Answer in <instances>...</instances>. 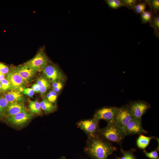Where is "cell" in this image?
<instances>
[{
  "mask_svg": "<svg viewBox=\"0 0 159 159\" xmlns=\"http://www.w3.org/2000/svg\"><path fill=\"white\" fill-rule=\"evenodd\" d=\"M1 88L4 91H6L10 88V85L9 82L6 79H4L0 81Z\"/></svg>",
  "mask_w": 159,
  "mask_h": 159,
  "instance_id": "f1b7e54d",
  "label": "cell"
},
{
  "mask_svg": "<svg viewBox=\"0 0 159 159\" xmlns=\"http://www.w3.org/2000/svg\"><path fill=\"white\" fill-rule=\"evenodd\" d=\"M105 1L109 7L112 9H117L124 6L121 0H106Z\"/></svg>",
  "mask_w": 159,
  "mask_h": 159,
  "instance_id": "cb8c5ba5",
  "label": "cell"
},
{
  "mask_svg": "<svg viewBox=\"0 0 159 159\" xmlns=\"http://www.w3.org/2000/svg\"><path fill=\"white\" fill-rule=\"evenodd\" d=\"M4 74L0 72V81L4 79Z\"/></svg>",
  "mask_w": 159,
  "mask_h": 159,
  "instance_id": "e575fe53",
  "label": "cell"
},
{
  "mask_svg": "<svg viewBox=\"0 0 159 159\" xmlns=\"http://www.w3.org/2000/svg\"><path fill=\"white\" fill-rule=\"evenodd\" d=\"M132 118L127 105H124L119 107L114 124L123 130Z\"/></svg>",
  "mask_w": 159,
  "mask_h": 159,
  "instance_id": "52a82bcc",
  "label": "cell"
},
{
  "mask_svg": "<svg viewBox=\"0 0 159 159\" xmlns=\"http://www.w3.org/2000/svg\"><path fill=\"white\" fill-rule=\"evenodd\" d=\"M148 4H150L151 11L156 13L159 9V0H153L147 1Z\"/></svg>",
  "mask_w": 159,
  "mask_h": 159,
  "instance_id": "484cf974",
  "label": "cell"
},
{
  "mask_svg": "<svg viewBox=\"0 0 159 159\" xmlns=\"http://www.w3.org/2000/svg\"><path fill=\"white\" fill-rule=\"evenodd\" d=\"M49 81L54 82L62 80L63 74L56 66L49 63L42 70Z\"/></svg>",
  "mask_w": 159,
  "mask_h": 159,
  "instance_id": "9c48e42d",
  "label": "cell"
},
{
  "mask_svg": "<svg viewBox=\"0 0 159 159\" xmlns=\"http://www.w3.org/2000/svg\"><path fill=\"white\" fill-rule=\"evenodd\" d=\"M134 149H131L129 150H125L121 148L120 152L122 156L120 157H116L117 159H137L134 155Z\"/></svg>",
  "mask_w": 159,
  "mask_h": 159,
  "instance_id": "d6986e66",
  "label": "cell"
},
{
  "mask_svg": "<svg viewBox=\"0 0 159 159\" xmlns=\"http://www.w3.org/2000/svg\"><path fill=\"white\" fill-rule=\"evenodd\" d=\"M13 72L20 75L25 81H28L34 76L37 71L23 64L16 67Z\"/></svg>",
  "mask_w": 159,
  "mask_h": 159,
  "instance_id": "8fae6325",
  "label": "cell"
},
{
  "mask_svg": "<svg viewBox=\"0 0 159 159\" xmlns=\"http://www.w3.org/2000/svg\"><path fill=\"white\" fill-rule=\"evenodd\" d=\"M159 150V146L154 150L150 152H147L145 150H143V152L147 157L151 159H159L158 152Z\"/></svg>",
  "mask_w": 159,
  "mask_h": 159,
  "instance_id": "d4e9b609",
  "label": "cell"
},
{
  "mask_svg": "<svg viewBox=\"0 0 159 159\" xmlns=\"http://www.w3.org/2000/svg\"><path fill=\"white\" fill-rule=\"evenodd\" d=\"M22 103L14 102L9 103L4 116L7 118L22 111L26 110Z\"/></svg>",
  "mask_w": 159,
  "mask_h": 159,
  "instance_id": "4fadbf2b",
  "label": "cell"
},
{
  "mask_svg": "<svg viewBox=\"0 0 159 159\" xmlns=\"http://www.w3.org/2000/svg\"><path fill=\"white\" fill-rule=\"evenodd\" d=\"M147 4V1L138 3L132 9L137 14H140L145 11Z\"/></svg>",
  "mask_w": 159,
  "mask_h": 159,
  "instance_id": "603a6c76",
  "label": "cell"
},
{
  "mask_svg": "<svg viewBox=\"0 0 159 159\" xmlns=\"http://www.w3.org/2000/svg\"><path fill=\"white\" fill-rule=\"evenodd\" d=\"M117 148L109 142L97 134L88 138L84 151L94 159H107L108 157Z\"/></svg>",
  "mask_w": 159,
  "mask_h": 159,
  "instance_id": "6da1fadb",
  "label": "cell"
},
{
  "mask_svg": "<svg viewBox=\"0 0 159 159\" xmlns=\"http://www.w3.org/2000/svg\"><path fill=\"white\" fill-rule=\"evenodd\" d=\"M6 79L9 82L10 88L12 90H15L20 88L25 82L20 75L13 72H11L8 74Z\"/></svg>",
  "mask_w": 159,
  "mask_h": 159,
  "instance_id": "7c38bea8",
  "label": "cell"
},
{
  "mask_svg": "<svg viewBox=\"0 0 159 159\" xmlns=\"http://www.w3.org/2000/svg\"><path fill=\"white\" fill-rule=\"evenodd\" d=\"M32 89L34 92H40L39 87L37 83L33 85L32 86Z\"/></svg>",
  "mask_w": 159,
  "mask_h": 159,
  "instance_id": "1f68e13d",
  "label": "cell"
},
{
  "mask_svg": "<svg viewBox=\"0 0 159 159\" xmlns=\"http://www.w3.org/2000/svg\"><path fill=\"white\" fill-rule=\"evenodd\" d=\"M39 104L41 109L46 113L52 112L56 110L55 106L47 99H44Z\"/></svg>",
  "mask_w": 159,
  "mask_h": 159,
  "instance_id": "2e32d148",
  "label": "cell"
},
{
  "mask_svg": "<svg viewBox=\"0 0 159 159\" xmlns=\"http://www.w3.org/2000/svg\"><path fill=\"white\" fill-rule=\"evenodd\" d=\"M154 138V137H147L140 135L137 140V145L139 148L144 149L148 146L150 140Z\"/></svg>",
  "mask_w": 159,
  "mask_h": 159,
  "instance_id": "9a60e30c",
  "label": "cell"
},
{
  "mask_svg": "<svg viewBox=\"0 0 159 159\" xmlns=\"http://www.w3.org/2000/svg\"><path fill=\"white\" fill-rule=\"evenodd\" d=\"M125 136L147 133L148 131L143 128L142 118H132L123 129Z\"/></svg>",
  "mask_w": 159,
  "mask_h": 159,
  "instance_id": "ba28073f",
  "label": "cell"
},
{
  "mask_svg": "<svg viewBox=\"0 0 159 159\" xmlns=\"http://www.w3.org/2000/svg\"><path fill=\"white\" fill-rule=\"evenodd\" d=\"M4 97L9 103L19 102L22 103L25 98L19 91L12 90L8 92L4 95Z\"/></svg>",
  "mask_w": 159,
  "mask_h": 159,
  "instance_id": "5bb4252c",
  "label": "cell"
},
{
  "mask_svg": "<svg viewBox=\"0 0 159 159\" xmlns=\"http://www.w3.org/2000/svg\"><path fill=\"white\" fill-rule=\"evenodd\" d=\"M40 92L42 94H44L50 87V85L48 81L46 79L41 77L39 78L37 81Z\"/></svg>",
  "mask_w": 159,
  "mask_h": 159,
  "instance_id": "e0dca14e",
  "label": "cell"
},
{
  "mask_svg": "<svg viewBox=\"0 0 159 159\" xmlns=\"http://www.w3.org/2000/svg\"><path fill=\"white\" fill-rule=\"evenodd\" d=\"M153 13L150 11H144L140 14V18L142 23L145 24L148 22L150 23L152 17Z\"/></svg>",
  "mask_w": 159,
  "mask_h": 159,
  "instance_id": "7402d4cb",
  "label": "cell"
},
{
  "mask_svg": "<svg viewBox=\"0 0 159 159\" xmlns=\"http://www.w3.org/2000/svg\"><path fill=\"white\" fill-rule=\"evenodd\" d=\"M49 63V59L42 48L31 59L23 64L25 66L33 68L37 71L42 70Z\"/></svg>",
  "mask_w": 159,
  "mask_h": 159,
  "instance_id": "3957f363",
  "label": "cell"
},
{
  "mask_svg": "<svg viewBox=\"0 0 159 159\" xmlns=\"http://www.w3.org/2000/svg\"><path fill=\"white\" fill-rule=\"evenodd\" d=\"M23 93L30 97H32L34 94V91L32 88H26L23 90Z\"/></svg>",
  "mask_w": 159,
  "mask_h": 159,
  "instance_id": "4dcf8cb0",
  "label": "cell"
},
{
  "mask_svg": "<svg viewBox=\"0 0 159 159\" xmlns=\"http://www.w3.org/2000/svg\"><path fill=\"white\" fill-rule=\"evenodd\" d=\"M123 6L129 9H132L138 3V1L135 0H121Z\"/></svg>",
  "mask_w": 159,
  "mask_h": 159,
  "instance_id": "83f0119b",
  "label": "cell"
},
{
  "mask_svg": "<svg viewBox=\"0 0 159 159\" xmlns=\"http://www.w3.org/2000/svg\"><path fill=\"white\" fill-rule=\"evenodd\" d=\"M57 97V93L53 90L50 91L46 95V99L52 104L56 102Z\"/></svg>",
  "mask_w": 159,
  "mask_h": 159,
  "instance_id": "4316f807",
  "label": "cell"
},
{
  "mask_svg": "<svg viewBox=\"0 0 159 159\" xmlns=\"http://www.w3.org/2000/svg\"><path fill=\"white\" fill-rule=\"evenodd\" d=\"M29 109L32 114H42V113L39 103L36 100L30 102Z\"/></svg>",
  "mask_w": 159,
  "mask_h": 159,
  "instance_id": "ac0fdd59",
  "label": "cell"
},
{
  "mask_svg": "<svg viewBox=\"0 0 159 159\" xmlns=\"http://www.w3.org/2000/svg\"><path fill=\"white\" fill-rule=\"evenodd\" d=\"M59 159H67L64 156H62L60 158H59Z\"/></svg>",
  "mask_w": 159,
  "mask_h": 159,
  "instance_id": "d590c367",
  "label": "cell"
},
{
  "mask_svg": "<svg viewBox=\"0 0 159 159\" xmlns=\"http://www.w3.org/2000/svg\"><path fill=\"white\" fill-rule=\"evenodd\" d=\"M97 134L104 139L120 144L126 136L123 130L115 124H107L105 127L99 129Z\"/></svg>",
  "mask_w": 159,
  "mask_h": 159,
  "instance_id": "7a4b0ae2",
  "label": "cell"
},
{
  "mask_svg": "<svg viewBox=\"0 0 159 159\" xmlns=\"http://www.w3.org/2000/svg\"><path fill=\"white\" fill-rule=\"evenodd\" d=\"M118 108L115 107H103L96 111L93 118L98 121L101 120H105L107 124L114 123Z\"/></svg>",
  "mask_w": 159,
  "mask_h": 159,
  "instance_id": "5b68a950",
  "label": "cell"
},
{
  "mask_svg": "<svg viewBox=\"0 0 159 159\" xmlns=\"http://www.w3.org/2000/svg\"><path fill=\"white\" fill-rule=\"evenodd\" d=\"M9 103L4 97L0 96V116H4Z\"/></svg>",
  "mask_w": 159,
  "mask_h": 159,
  "instance_id": "44dd1931",
  "label": "cell"
},
{
  "mask_svg": "<svg viewBox=\"0 0 159 159\" xmlns=\"http://www.w3.org/2000/svg\"><path fill=\"white\" fill-rule=\"evenodd\" d=\"M33 115L26 110L20 112L6 118L8 122L16 126H22L28 122L32 117Z\"/></svg>",
  "mask_w": 159,
  "mask_h": 159,
  "instance_id": "30bf717a",
  "label": "cell"
},
{
  "mask_svg": "<svg viewBox=\"0 0 159 159\" xmlns=\"http://www.w3.org/2000/svg\"><path fill=\"white\" fill-rule=\"evenodd\" d=\"M1 85L0 83V89H1Z\"/></svg>",
  "mask_w": 159,
  "mask_h": 159,
  "instance_id": "8d00e7d4",
  "label": "cell"
},
{
  "mask_svg": "<svg viewBox=\"0 0 159 159\" xmlns=\"http://www.w3.org/2000/svg\"><path fill=\"white\" fill-rule=\"evenodd\" d=\"M127 106L132 117L137 118H142L150 107L148 103L142 100L130 101Z\"/></svg>",
  "mask_w": 159,
  "mask_h": 159,
  "instance_id": "8992f818",
  "label": "cell"
},
{
  "mask_svg": "<svg viewBox=\"0 0 159 159\" xmlns=\"http://www.w3.org/2000/svg\"><path fill=\"white\" fill-rule=\"evenodd\" d=\"M8 67L4 64L0 62V72L4 74H7L9 72Z\"/></svg>",
  "mask_w": 159,
  "mask_h": 159,
  "instance_id": "f546056e",
  "label": "cell"
},
{
  "mask_svg": "<svg viewBox=\"0 0 159 159\" xmlns=\"http://www.w3.org/2000/svg\"><path fill=\"white\" fill-rule=\"evenodd\" d=\"M62 84V83L60 81L56 82H53L52 84V87L53 88H54L57 87H58L61 85Z\"/></svg>",
  "mask_w": 159,
  "mask_h": 159,
  "instance_id": "836d02e7",
  "label": "cell"
},
{
  "mask_svg": "<svg viewBox=\"0 0 159 159\" xmlns=\"http://www.w3.org/2000/svg\"><path fill=\"white\" fill-rule=\"evenodd\" d=\"M78 127L87 135L88 138L97 135L99 128V121L94 118L80 120L77 122Z\"/></svg>",
  "mask_w": 159,
  "mask_h": 159,
  "instance_id": "277c9868",
  "label": "cell"
},
{
  "mask_svg": "<svg viewBox=\"0 0 159 159\" xmlns=\"http://www.w3.org/2000/svg\"><path fill=\"white\" fill-rule=\"evenodd\" d=\"M63 87V84L56 87L53 88V90L56 93H59L62 90Z\"/></svg>",
  "mask_w": 159,
  "mask_h": 159,
  "instance_id": "d6a6232c",
  "label": "cell"
},
{
  "mask_svg": "<svg viewBox=\"0 0 159 159\" xmlns=\"http://www.w3.org/2000/svg\"><path fill=\"white\" fill-rule=\"evenodd\" d=\"M150 25L154 29L156 35L158 36L159 30V16L157 14L154 16H152L150 22Z\"/></svg>",
  "mask_w": 159,
  "mask_h": 159,
  "instance_id": "ffe728a7",
  "label": "cell"
}]
</instances>
